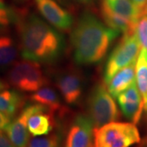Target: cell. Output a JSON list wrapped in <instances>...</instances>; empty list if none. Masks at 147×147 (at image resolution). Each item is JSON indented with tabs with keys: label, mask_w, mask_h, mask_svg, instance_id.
I'll use <instances>...</instances> for the list:
<instances>
[{
	"label": "cell",
	"mask_w": 147,
	"mask_h": 147,
	"mask_svg": "<svg viewBox=\"0 0 147 147\" xmlns=\"http://www.w3.org/2000/svg\"><path fill=\"white\" fill-rule=\"evenodd\" d=\"M15 24L21 57L38 63L53 64L61 57L65 38L58 30L34 13L17 11Z\"/></svg>",
	"instance_id": "1"
},
{
	"label": "cell",
	"mask_w": 147,
	"mask_h": 147,
	"mask_svg": "<svg viewBox=\"0 0 147 147\" xmlns=\"http://www.w3.org/2000/svg\"><path fill=\"white\" fill-rule=\"evenodd\" d=\"M119 34V32L104 24L92 13H83L70 36L74 61L84 65L100 62Z\"/></svg>",
	"instance_id": "2"
},
{
	"label": "cell",
	"mask_w": 147,
	"mask_h": 147,
	"mask_svg": "<svg viewBox=\"0 0 147 147\" xmlns=\"http://www.w3.org/2000/svg\"><path fill=\"white\" fill-rule=\"evenodd\" d=\"M140 141L135 123L115 121L95 128L92 147H131Z\"/></svg>",
	"instance_id": "3"
},
{
	"label": "cell",
	"mask_w": 147,
	"mask_h": 147,
	"mask_svg": "<svg viewBox=\"0 0 147 147\" xmlns=\"http://www.w3.org/2000/svg\"><path fill=\"white\" fill-rule=\"evenodd\" d=\"M7 83L17 91L33 93L48 83L40 64L30 60L15 63L7 74Z\"/></svg>",
	"instance_id": "4"
},
{
	"label": "cell",
	"mask_w": 147,
	"mask_h": 147,
	"mask_svg": "<svg viewBox=\"0 0 147 147\" xmlns=\"http://www.w3.org/2000/svg\"><path fill=\"white\" fill-rule=\"evenodd\" d=\"M88 112L95 127L115 122L119 118L113 96L102 84H96L92 90L88 99Z\"/></svg>",
	"instance_id": "5"
},
{
	"label": "cell",
	"mask_w": 147,
	"mask_h": 147,
	"mask_svg": "<svg viewBox=\"0 0 147 147\" xmlns=\"http://www.w3.org/2000/svg\"><path fill=\"white\" fill-rule=\"evenodd\" d=\"M142 49V45L135 33L124 34L107 59L104 71L105 84H108L120 69L136 64Z\"/></svg>",
	"instance_id": "6"
},
{
	"label": "cell",
	"mask_w": 147,
	"mask_h": 147,
	"mask_svg": "<svg viewBox=\"0 0 147 147\" xmlns=\"http://www.w3.org/2000/svg\"><path fill=\"white\" fill-rule=\"evenodd\" d=\"M49 110L40 104H33L26 106L20 115L6 127L4 131L16 147H26L30 140L28 121L30 117L36 113ZM50 111V110H49Z\"/></svg>",
	"instance_id": "7"
},
{
	"label": "cell",
	"mask_w": 147,
	"mask_h": 147,
	"mask_svg": "<svg viewBox=\"0 0 147 147\" xmlns=\"http://www.w3.org/2000/svg\"><path fill=\"white\" fill-rule=\"evenodd\" d=\"M37 9L47 22L61 31H69L72 29L74 18L55 0H34Z\"/></svg>",
	"instance_id": "8"
},
{
	"label": "cell",
	"mask_w": 147,
	"mask_h": 147,
	"mask_svg": "<svg viewBox=\"0 0 147 147\" xmlns=\"http://www.w3.org/2000/svg\"><path fill=\"white\" fill-rule=\"evenodd\" d=\"M56 84L64 100L69 105L76 104L81 98L84 80L81 74L74 69H66L56 76Z\"/></svg>",
	"instance_id": "9"
},
{
	"label": "cell",
	"mask_w": 147,
	"mask_h": 147,
	"mask_svg": "<svg viewBox=\"0 0 147 147\" xmlns=\"http://www.w3.org/2000/svg\"><path fill=\"white\" fill-rule=\"evenodd\" d=\"M94 127L88 115L77 116L69 129L65 147H92Z\"/></svg>",
	"instance_id": "10"
},
{
	"label": "cell",
	"mask_w": 147,
	"mask_h": 147,
	"mask_svg": "<svg viewBox=\"0 0 147 147\" xmlns=\"http://www.w3.org/2000/svg\"><path fill=\"white\" fill-rule=\"evenodd\" d=\"M118 103L123 115L127 119L137 124L142 118L144 102L136 82L132 84L118 97Z\"/></svg>",
	"instance_id": "11"
},
{
	"label": "cell",
	"mask_w": 147,
	"mask_h": 147,
	"mask_svg": "<svg viewBox=\"0 0 147 147\" xmlns=\"http://www.w3.org/2000/svg\"><path fill=\"white\" fill-rule=\"evenodd\" d=\"M136 64L124 67L112 77L107 84V89L113 97L117 98L127 90L131 84L136 82Z\"/></svg>",
	"instance_id": "12"
},
{
	"label": "cell",
	"mask_w": 147,
	"mask_h": 147,
	"mask_svg": "<svg viewBox=\"0 0 147 147\" xmlns=\"http://www.w3.org/2000/svg\"><path fill=\"white\" fill-rule=\"evenodd\" d=\"M113 11L131 21L137 26L139 20L147 14L146 11L139 8L131 0H102Z\"/></svg>",
	"instance_id": "13"
},
{
	"label": "cell",
	"mask_w": 147,
	"mask_h": 147,
	"mask_svg": "<svg viewBox=\"0 0 147 147\" xmlns=\"http://www.w3.org/2000/svg\"><path fill=\"white\" fill-rule=\"evenodd\" d=\"M3 32L0 33V69L12 66L19 55L18 45L14 38Z\"/></svg>",
	"instance_id": "14"
},
{
	"label": "cell",
	"mask_w": 147,
	"mask_h": 147,
	"mask_svg": "<svg viewBox=\"0 0 147 147\" xmlns=\"http://www.w3.org/2000/svg\"><path fill=\"white\" fill-rule=\"evenodd\" d=\"M100 12L105 23L111 29H114L119 33H123V34H130L135 33L137 27L135 25L127 20L126 18L113 11L103 2H101Z\"/></svg>",
	"instance_id": "15"
},
{
	"label": "cell",
	"mask_w": 147,
	"mask_h": 147,
	"mask_svg": "<svg viewBox=\"0 0 147 147\" xmlns=\"http://www.w3.org/2000/svg\"><path fill=\"white\" fill-rule=\"evenodd\" d=\"M53 112L46 110L38 112L30 117L28 121V129L34 137L49 134L54 128Z\"/></svg>",
	"instance_id": "16"
},
{
	"label": "cell",
	"mask_w": 147,
	"mask_h": 147,
	"mask_svg": "<svg viewBox=\"0 0 147 147\" xmlns=\"http://www.w3.org/2000/svg\"><path fill=\"white\" fill-rule=\"evenodd\" d=\"M25 104L24 96L17 90L0 91V111L13 117Z\"/></svg>",
	"instance_id": "17"
},
{
	"label": "cell",
	"mask_w": 147,
	"mask_h": 147,
	"mask_svg": "<svg viewBox=\"0 0 147 147\" xmlns=\"http://www.w3.org/2000/svg\"><path fill=\"white\" fill-rule=\"evenodd\" d=\"M30 100L44 105L53 113L61 110V102L59 95L55 90L48 86H44L33 92L30 96Z\"/></svg>",
	"instance_id": "18"
},
{
	"label": "cell",
	"mask_w": 147,
	"mask_h": 147,
	"mask_svg": "<svg viewBox=\"0 0 147 147\" xmlns=\"http://www.w3.org/2000/svg\"><path fill=\"white\" fill-rule=\"evenodd\" d=\"M136 84L144 102V110L147 112V50L142 48L136 65Z\"/></svg>",
	"instance_id": "19"
},
{
	"label": "cell",
	"mask_w": 147,
	"mask_h": 147,
	"mask_svg": "<svg viewBox=\"0 0 147 147\" xmlns=\"http://www.w3.org/2000/svg\"><path fill=\"white\" fill-rule=\"evenodd\" d=\"M61 137L59 132L50 133L43 137H34L30 140L26 147H60Z\"/></svg>",
	"instance_id": "20"
},
{
	"label": "cell",
	"mask_w": 147,
	"mask_h": 147,
	"mask_svg": "<svg viewBox=\"0 0 147 147\" xmlns=\"http://www.w3.org/2000/svg\"><path fill=\"white\" fill-rule=\"evenodd\" d=\"M16 11L9 8L3 0H0V32H3L11 23H15Z\"/></svg>",
	"instance_id": "21"
},
{
	"label": "cell",
	"mask_w": 147,
	"mask_h": 147,
	"mask_svg": "<svg viewBox=\"0 0 147 147\" xmlns=\"http://www.w3.org/2000/svg\"><path fill=\"white\" fill-rule=\"evenodd\" d=\"M135 34L142 48L147 50V14L144 15L137 23Z\"/></svg>",
	"instance_id": "22"
},
{
	"label": "cell",
	"mask_w": 147,
	"mask_h": 147,
	"mask_svg": "<svg viewBox=\"0 0 147 147\" xmlns=\"http://www.w3.org/2000/svg\"><path fill=\"white\" fill-rule=\"evenodd\" d=\"M0 147H16L3 130H0Z\"/></svg>",
	"instance_id": "23"
},
{
	"label": "cell",
	"mask_w": 147,
	"mask_h": 147,
	"mask_svg": "<svg viewBox=\"0 0 147 147\" xmlns=\"http://www.w3.org/2000/svg\"><path fill=\"white\" fill-rule=\"evenodd\" d=\"M11 118L12 117L7 115L0 111V130L5 129L6 127L11 122Z\"/></svg>",
	"instance_id": "24"
},
{
	"label": "cell",
	"mask_w": 147,
	"mask_h": 147,
	"mask_svg": "<svg viewBox=\"0 0 147 147\" xmlns=\"http://www.w3.org/2000/svg\"><path fill=\"white\" fill-rule=\"evenodd\" d=\"M131 1L139 8H141L142 10L146 11H147V0H131Z\"/></svg>",
	"instance_id": "25"
},
{
	"label": "cell",
	"mask_w": 147,
	"mask_h": 147,
	"mask_svg": "<svg viewBox=\"0 0 147 147\" xmlns=\"http://www.w3.org/2000/svg\"><path fill=\"white\" fill-rule=\"evenodd\" d=\"M7 84L0 79V91H3V90L5 89L6 88H7Z\"/></svg>",
	"instance_id": "26"
},
{
	"label": "cell",
	"mask_w": 147,
	"mask_h": 147,
	"mask_svg": "<svg viewBox=\"0 0 147 147\" xmlns=\"http://www.w3.org/2000/svg\"><path fill=\"white\" fill-rule=\"evenodd\" d=\"M75 1H77L78 3H80L82 4H89L93 0H75Z\"/></svg>",
	"instance_id": "27"
}]
</instances>
